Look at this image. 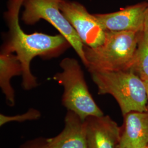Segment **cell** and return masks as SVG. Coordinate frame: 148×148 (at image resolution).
<instances>
[{
  "instance_id": "cell-1",
  "label": "cell",
  "mask_w": 148,
  "mask_h": 148,
  "mask_svg": "<svg viewBox=\"0 0 148 148\" xmlns=\"http://www.w3.org/2000/svg\"><path fill=\"white\" fill-rule=\"evenodd\" d=\"M24 0H8L4 18L8 27L1 52L16 53L23 68L22 87L30 90L38 86L37 78L30 70L32 60L56 58L71 47L68 40L59 34L49 35L42 32L30 34L24 32L19 24V14Z\"/></svg>"
},
{
  "instance_id": "cell-2",
  "label": "cell",
  "mask_w": 148,
  "mask_h": 148,
  "mask_svg": "<svg viewBox=\"0 0 148 148\" xmlns=\"http://www.w3.org/2000/svg\"><path fill=\"white\" fill-rule=\"evenodd\" d=\"M88 71L97 87L98 94L112 95L123 116L131 111H148L145 82L132 70Z\"/></svg>"
},
{
  "instance_id": "cell-3",
  "label": "cell",
  "mask_w": 148,
  "mask_h": 148,
  "mask_svg": "<svg viewBox=\"0 0 148 148\" xmlns=\"http://www.w3.org/2000/svg\"><path fill=\"white\" fill-rule=\"evenodd\" d=\"M140 32L106 31L102 45H84L88 70L127 71L132 68Z\"/></svg>"
},
{
  "instance_id": "cell-4",
  "label": "cell",
  "mask_w": 148,
  "mask_h": 148,
  "mask_svg": "<svg viewBox=\"0 0 148 148\" xmlns=\"http://www.w3.org/2000/svg\"><path fill=\"white\" fill-rule=\"evenodd\" d=\"M59 65L62 71L55 74L53 79L63 87L62 102L67 110L74 112L83 120L89 116L104 115L90 93L78 60L65 58Z\"/></svg>"
},
{
  "instance_id": "cell-5",
  "label": "cell",
  "mask_w": 148,
  "mask_h": 148,
  "mask_svg": "<svg viewBox=\"0 0 148 148\" xmlns=\"http://www.w3.org/2000/svg\"><path fill=\"white\" fill-rule=\"evenodd\" d=\"M61 1L24 0L21 21L27 25H34L41 19L50 23L68 40L86 68L87 63L84 50V45L60 11L59 4Z\"/></svg>"
},
{
  "instance_id": "cell-6",
  "label": "cell",
  "mask_w": 148,
  "mask_h": 148,
  "mask_svg": "<svg viewBox=\"0 0 148 148\" xmlns=\"http://www.w3.org/2000/svg\"><path fill=\"white\" fill-rule=\"evenodd\" d=\"M59 8L85 46L95 47L104 42L106 30L84 5L77 1L62 0Z\"/></svg>"
},
{
  "instance_id": "cell-7",
  "label": "cell",
  "mask_w": 148,
  "mask_h": 148,
  "mask_svg": "<svg viewBox=\"0 0 148 148\" xmlns=\"http://www.w3.org/2000/svg\"><path fill=\"white\" fill-rule=\"evenodd\" d=\"M148 5L147 1L117 12L95 16L106 31L140 32L144 30Z\"/></svg>"
},
{
  "instance_id": "cell-8",
  "label": "cell",
  "mask_w": 148,
  "mask_h": 148,
  "mask_svg": "<svg viewBox=\"0 0 148 148\" xmlns=\"http://www.w3.org/2000/svg\"><path fill=\"white\" fill-rule=\"evenodd\" d=\"M88 148H119L121 127L108 115L85 120Z\"/></svg>"
},
{
  "instance_id": "cell-9",
  "label": "cell",
  "mask_w": 148,
  "mask_h": 148,
  "mask_svg": "<svg viewBox=\"0 0 148 148\" xmlns=\"http://www.w3.org/2000/svg\"><path fill=\"white\" fill-rule=\"evenodd\" d=\"M46 148H88L85 120L68 110L63 130L55 137L47 138Z\"/></svg>"
},
{
  "instance_id": "cell-10",
  "label": "cell",
  "mask_w": 148,
  "mask_h": 148,
  "mask_svg": "<svg viewBox=\"0 0 148 148\" xmlns=\"http://www.w3.org/2000/svg\"><path fill=\"white\" fill-rule=\"evenodd\" d=\"M120 148H142L148 145V111H134L124 116Z\"/></svg>"
},
{
  "instance_id": "cell-11",
  "label": "cell",
  "mask_w": 148,
  "mask_h": 148,
  "mask_svg": "<svg viewBox=\"0 0 148 148\" xmlns=\"http://www.w3.org/2000/svg\"><path fill=\"white\" fill-rule=\"evenodd\" d=\"M21 63L14 53H0V87L5 96L8 106L15 105V92L11 84V79L16 76L22 75Z\"/></svg>"
},
{
  "instance_id": "cell-12",
  "label": "cell",
  "mask_w": 148,
  "mask_h": 148,
  "mask_svg": "<svg viewBox=\"0 0 148 148\" xmlns=\"http://www.w3.org/2000/svg\"><path fill=\"white\" fill-rule=\"evenodd\" d=\"M131 70L144 82H148V34L144 31L139 34Z\"/></svg>"
},
{
  "instance_id": "cell-13",
  "label": "cell",
  "mask_w": 148,
  "mask_h": 148,
  "mask_svg": "<svg viewBox=\"0 0 148 148\" xmlns=\"http://www.w3.org/2000/svg\"><path fill=\"white\" fill-rule=\"evenodd\" d=\"M41 116V112L35 108H30L25 113L13 116H8L3 114H1L0 126H2L6 123L12 122H24L27 121L36 120L37 119H39Z\"/></svg>"
},
{
  "instance_id": "cell-14",
  "label": "cell",
  "mask_w": 148,
  "mask_h": 148,
  "mask_svg": "<svg viewBox=\"0 0 148 148\" xmlns=\"http://www.w3.org/2000/svg\"><path fill=\"white\" fill-rule=\"evenodd\" d=\"M47 138L38 137L27 140L19 148H46Z\"/></svg>"
},
{
  "instance_id": "cell-15",
  "label": "cell",
  "mask_w": 148,
  "mask_h": 148,
  "mask_svg": "<svg viewBox=\"0 0 148 148\" xmlns=\"http://www.w3.org/2000/svg\"><path fill=\"white\" fill-rule=\"evenodd\" d=\"M148 3V0H147ZM143 31L145 32L148 34V5L146 13H145V20H144V30Z\"/></svg>"
},
{
  "instance_id": "cell-16",
  "label": "cell",
  "mask_w": 148,
  "mask_h": 148,
  "mask_svg": "<svg viewBox=\"0 0 148 148\" xmlns=\"http://www.w3.org/2000/svg\"><path fill=\"white\" fill-rule=\"evenodd\" d=\"M145 84L146 86V88H147V97H148V82H145Z\"/></svg>"
},
{
  "instance_id": "cell-17",
  "label": "cell",
  "mask_w": 148,
  "mask_h": 148,
  "mask_svg": "<svg viewBox=\"0 0 148 148\" xmlns=\"http://www.w3.org/2000/svg\"><path fill=\"white\" fill-rule=\"evenodd\" d=\"M148 148V147L147 146V147H143V148Z\"/></svg>"
},
{
  "instance_id": "cell-18",
  "label": "cell",
  "mask_w": 148,
  "mask_h": 148,
  "mask_svg": "<svg viewBox=\"0 0 148 148\" xmlns=\"http://www.w3.org/2000/svg\"></svg>"
}]
</instances>
